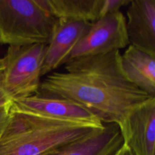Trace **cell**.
<instances>
[{
  "label": "cell",
  "instance_id": "277c9868",
  "mask_svg": "<svg viewBox=\"0 0 155 155\" xmlns=\"http://www.w3.org/2000/svg\"><path fill=\"white\" fill-rule=\"evenodd\" d=\"M47 45L8 46L4 63L2 86L11 101L37 94L40 86Z\"/></svg>",
  "mask_w": 155,
  "mask_h": 155
},
{
  "label": "cell",
  "instance_id": "7a4b0ae2",
  "mask_svg": "<svg viewBox=\"0 0 155 155\" xmlns=\"http://www.w3.org/2000/svg\"><path fill=\"white\" fill-rule=\"evenodd\" d=\"M102 127L50 119L10 106L0 136V155H45Z\"/></svg>",
  "mask_w": 155,
  "mask_h": 155
},
{
  "label": "cell",
  "instance_id": "30bf717a",
  "mask_svg": "<svg viewBox=\"0 0 155 155\" xmlns=\"http://www.w3.org/2000/svg\"><path fill=\"white\" fill-rule=\"evenodd\" d=\"M128 6L129 44L155 56V0H131Z\"/></svg>",
  "mask_w": 155,
  "mask_h": 155
},
{
  "label": "cell",
  "instance_id": "9c48e42d",
  "mask_svg": "<svg viewBox=\"0 0 155 155\" xmlns=\"http://www.w3.org/2000/svg\"><path fill=\"white\" fill-rule=\"evenodd\" d=\"M57 19L93 23L104 15L119 12L131 0H44Z\"/></svg>",
  "mask_w": 155,
  "mask_h": 155
},
{
  "label": "cell",
  "instance_id": "7c38bea8",
  "mask_svg": "<svg viewBox=\"0 0 155 155\" xmlns=\"http://www.w3.org/2000/svg\"><path fill=\"white\" fill-rule=\"evenodd\" d=\"M121 67L127 78L155 98V56L130 45L120 58Z\"/></svg>",
  "mask_w": 155,
  "mask_h": 155
},
{
  "label": "cell",
  "instance_id": "4fadbf2b",
  "mask_svg": "<svg viewBox=\"0 0 155 155\" xmlns=\"http://www.w3.org/2000/svg\"><path fill=\"white\" fill-rule=\"evenodd\" d=\"M3 70H4V63L2 58H0V107L8 106L12 104V101L4 92L2 86V79Z\"/></svg>",
  "mask_w": 155,
  "mask_h": 155
},
{
  "label": "cell",
  "instance_id": "6da1fadb",
  "mask_svg": "<svg viewBox=\"0 0 155 155\" xmlns=\"http://www.w3.org/2000/svg\"><path fill=\"white\" fill-rule=\"evenodd\" d=\"M120 51L70 60L65 73H51L39 92L77 102L103 124L120 127L130 114L152 98L124 74Z\"/></svg>",
  "mask_w": 155,
  "mask_h": 155
},
{
  "label": "cell",
  "instance_id": "5b68a950",
  "mask_svg": "<svg viewBox=\"0 0 155 155\" xmlns=\"http://www.w3.org/2000/svg\"><path fill=\"white\" fill-rule=\"evenodd\" d=\"M124 14L112 12L91 23L89 30L73 50L69 59L120 51L129 45Z\"/></svg>",
  "mask_w": 155,
  "mask_h": 155
},
{
  "label": "cell",
  "instance_id": "8992f818",
  "mask_svg": "<svg viewBox=\"0 0 155 155\" xmlns=\"http://www.w3.org/2000/svg\"><path fill=\"white\" fill-rule=\"evenodd\" d=\"M11 108L50 119L102 127L104 124L86 107L77 102L38 92L28 98L12 101Z\"/></svg>",
  "mask_w": 155,
  "mask_h": 155
},
{
  "label": "cell",
  "instance_id": "ba28073f",
  "mask_svg": "<svg viewBox=\"0 0 155 155\" xmlns=\"http://www.w3.org/2000/svg\"><path fill=\"white\" fill-rule=\"evenodd\" d=\"M91 23L58 19L47 45L41 75H47L68 62L71 54L89 30Z\"/></svg>",
  "mask_w": 155,
  "mask_h": 155
},
{
  "label": "cell",
  "instance_id": "9a60e30c",
  "mask_svg": "<svg viewBox=\"0 0 155 155\" xmlns=\"http://www.w3.org/2000/svg\"><path fill=\"white\" fill-rule=\"evenodd\" d=\"M111 155H136L131 151L130 148L126 144H123L122 146L117 150L114 153Z\"/></svg>",
  "mask_w": 155,
  "mask_h": 155
},
{
  "label": "cell",
  "instance_id": "5bb4252c",
  "mask_svg": "<svg viewBox=\"0 0 155 155\" xmlns=\"http://www.w3.org/2000/svg\"><path fill=\"white\" fill-rule=\"evenodd\" d=\"M11 104L5 107H0V136L4 130L5 127L8 122L9 117V112H10Z\"/></svg>",
  "mask_w": 155,
  "mask_h": 155
},
{
  "label": "cell",
  "instance_id": "52a82bcc",
  "mask_svg": "<svg viewBox=\"0 0 155 155\" xmlns=\"http://www.w3.org/2000/svg\"><path fill=\"white\" fill-rule=\"evenodd\" d=\"M124 143L136 155H155V98L139 106L119 127Z\"/></svg>",
  "mask_w": 155,
  "mask_h": 155
},
{
  "label": "cell",
  "instance_id": "3957f363",
  "mask_svg": "<svg viewBox=\"0 0 155 155\" xmlns=\"http://www.w3.org/2000/svg\"><path fill=\"white\" fill-rule=\"evenodd\" d=\"M57 21L44 0H0V43L48 45Z\"/></svg>",
  "mask_w": 155,
  "mask_h": 155
},
{
  "label": "cell",
  "instance_id": "8fae6325",
  "mask_svg": "<svg viewBox=\"0 0 155 155\" xmlns=\"http://www.w3.org/2000/svg\"><path fill=\"white\" fill-rule=\"evenodd\" d=\"M124 144L117 124H104L89 134L72 141L45 155H111Z\"/></svg>",
  "mask_w": 155,
  "mask_h": 155
}]
</instances>
